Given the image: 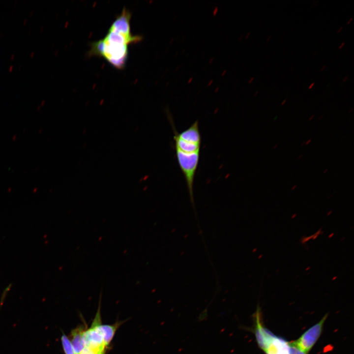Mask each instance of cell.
<instances>
[{"mask_svg":"<svg viewBox=\"0 0 354 354\" xmlns=\"http://www.w3.org/2000/svg\"><path fill=\"white\" fill-rule=\"evenodd\" d=\"M131 14L123 8L110 26L105 36L90 44L89 56L102 57L114 67L123 69L128 55V45L140 42L143 37L131 32Z\"/></svg>","mask_w":354,"mask_h":354,"instance_id":"obj_1","label":"cell"},{"mask_svg":"<svg viewBox=\"0 0 354 354\" xmlns=\"http://www.w3.org/2000/svg\"><path fill=\"white\" fill-rule=\"evenodd\" d=\"M175 150L177 162L184 175L190 201L195 211L193 184L199 161L200 151L188 153L183 152L177 148H175Z\"/></svg>","mask_w":354,"mask_h":354,"instance_id":"obj_2","label":"cell"},{"mask_svg":"<svg viewBox=\"0 0 354 354\" xmlns=\"http://www.w3.org/2000/svg\"><path fill=\"white\" fill-rule=\"evenodd\" d=\"M101 324L99 310L97 312L91 327L84 331L82 342L84 348H89L98 354L105 353L106 348L99 325Z\"/></svg>","mask_w":354,"mask_h":354,"instance_id":"obj_3","label":"cell"},{"mask_svg":"<svg viewBox=\"0 0 354 354\" xmlns=\"http://www.w3.org/2000/svg\"><path fill=\"white\" fill-rule=\"evenodd\" d=\"M327 315L317 324L305 331L297 340L292 343L303 352L307 353L313 347L320 337Z\"/></svg>","mask_w":354,"mask_h":354,"instance_id":"obj_4","label":"cell"},{"mask_svg":"<svg viewBox=\"0 0 354 354\" xmlns=\"http://www.w3.org/2000/svg\"><path fill=\"white\" fill-rule=\"evenodd\" d=\"M260 311L259 307H258L255 314V324L254 331L259 346L265 351L276 336L263 326Z\"/></svg>","mask_w":354,"mask_h":354,"instance_id":"obj_5","label":"cell"},{"mask_svg":"<svg viewBox=\"0 0 354 354\" xmlns=\"http://www.w3.org/2000/svg\"><path fill=\"white\" fill-rule=\"evenodd\" d=\"M178 136L185 141L201 144V136L198 120L195 121L188 128L181 133L177 132Z\"/></svg>","mask_w":354,"mask_h":354,"instance_id":"obj_6","label":"cell"},{"mask_svg":"<svg viewBox=\"0 0 354 354\" xmlns=\"http://www.w3.org/2000/svg\"><path fill=\"white\" fill-rule=\"evenodd\" d=\"M265 352L266 354H289V343L276 336Z\"/></svg>","mask_w":354,"mask_h":354,"instance_id":"obj_7","label":"cell"},{"mask_svg":"<svg viewBox=\"0 0 354 354\" xmlns=\"http://www.w3.org/2000/svg\"><path fill=\"white\" fill-rule=\"evenodd\" d=\"M85 330L83 326H80L71 331L70 342L75 354H79L84 348L82 336Z\"/></svg>","mask_w":354,"mask_h":354,"instance_id":"obj_8","label":"cell"},{"mask_svg":"<svg viewBox=\"0 0 354 354\" xmlns=\"http://www.w3.org/2000/svg\"><path fill=\"white\" fill-rule=\"evenodd\" d=\"M119 326L118 323L112 325H99V328L102 335L105 347H107L112 340L115 332Z\"/></svg>","mask_w":354,"mask_h":354,"instance_id":"obj_9","label":"cell"},{"mask_svg":"<svg viewBox=\"0 0 354 354\" xmlns=\"http://www.w3.org/2000/svg\"><path fill=\"white\" fill-rule=\"evenodd\" d=\"M61 341L65 354H75L70 341L64 334L61 337Z\"/></svg>","mask_w":354,"mask_h":354,"instance_id":"obj_10","label":"cell"},{"mask_svg":"<svg viewBox=\"0 0 354 354\" xmlns=\"http://www.w3.org/2000/svg\"><path fill=\"white\" fill-rule=\"evenodd\" d=\"M289 354H306L292 343H289Z\"/></svg>","mask_w":354,"mask_h":354,"instance_id":"obj_11","label":"cell"},{"mask_svg":"<svg viewBox=\"0 0 354 354\" xmlns=\"http://www.w3.org/2000/svg\"><path fill=\"white\" fill-rule=\"evenodd\" d=\"M105 354V353H102V354H98L89 348H84L79 354Z\"/></svg>","mask_w":354,"mask_h":354,"instance_id":"obj_12","label":"cell"},{"mask_svg":"<svg viewBox=\"0 0 354 354\" xmlns=\"http://www.w3.org/2000/svg\"><path fill=\"white\" fill-rule=\"evenodd\" d=\"M218 7L216 6L214 8L213 12H212V14L213 15V16H215L217 14V13L218 12Z\"/></svg>","mask_w":354,"mask_h":354,"instance_id":"obj_13","label":"cell"},{"mask_svg":"<svg viewBox=\"0 0 354 354\" xmlns=\"http://www.w3.org/2000/svg\"><path fill=\"white\" fill-rule=\"evenodd\" d=\"M314 85H315V83H314V82L312 83L309 85V86L308 87V89H311V88H313V87H314Z\"/></svg>","mask_w":354,"mask_h":354,"instance_id":"obj_14","label":"cell"},{"mask_svg":"<svg viewBox=\"0 0 354 354\" xmlns=\"http://www.w3.org/2000/svg\"><path fill=\"white\" fill-rule=\"evenodd\" d=\"M314 117H315V115L314 114L312 115L309 118L308 121H310L311 120H312L313 119V118Z\"/></svg>","mask_w":354,"mask_h":354,"instance_id":"obj_15","label":"cell"},{"mask_svg":"<svg viewBox=\"0 0 354 354\" xmlns=\"http://www.w3.org/2000/svg\"><path fill=\"white\" fill-rule=\"evenodd\" d=\"M348 78V76L347 75V76H345L344 78L342 80V82L343 83L345 82L347 80Z\"/></svg>","mask_w":354,"mask_h":354,"instance_id":"obj_16","label":"cell"},{"mask_svg":"<svg viewBox=\"0 0 354 354\" xmlns=\"http://www.w3.org/2000/svg\"><path fill=\"white\" fill-rule=\"evenodd\" d=\"M353 20V17H351V18H350L347 23V25H349L351 23V22Z\"/></svg>","mask_w":354,"mask_h":354,"instance_id":"obj_17","label":"cell"},{"mask_svg":"<svg viewBox=\"0 0 354 354\" xmlns=\"http://www.w3.org/2000/svg\"><path fill=\"white\" fill-rule=\"evenodd\" d=\"M344 45H345V42H342L340 44V45L339 46L338 49H340L342 48V47L344 46Z\"/></svg>","mask_w":354,"mask_h":354,"instance_id":"obj_18","label":"cell"},{"mask_svg":"<svg viewBox=\"0 0 354 354\" xmlns=\"http://www.w3.org/2000/svg\"><path fill=\"white\" fill-rule=\"evenodd\" d=\"M312 140L311 139H308L307 141H305V145H308L311 142Z\"/></svg>","mask_w":354,"mask_h":354,"instance_id":"obj_19","label":"cell"},{"mask_svg":"<svg viewBox=\"0 0 354 354\" xmlns=\"http://www.w3.org/2000/svg\"><path fill=\"white\" fill-rule=\"evenodd\" d=\"M287 100L286 99H284L282 102L281 103V106H283L286 102Z\"/></svg>","mask_w":354,"mask_h":354,"instance_id":"obj_20","label":"cell"},{"mask_svg":"<svg viewBox=\"0 0 354 354\" xmlns=\"http://www.w3.org/2000/svg\"><path fill=\"white\" fill-rule=\"evenodd\" d=\"M253 80H254V77H251V78L250 79V80H249L248 83H249V84H251V83L253 82Z\"/></svg>","mask_w":354,"mask_h":354,"instance_id":"obj_21","label":"cell"},{"mask_svg":"<svg viewBox=\"0 0 354 354\" xmlns=\"http://www.w3.org/2000/svg\"><path fill=\"white\" fill-rule=\"evenodd\" d=\"M343 26H341V27L339 28V29L338 30H337V33H339V32H340V31L343 29Z\"/></svg>","mask_w":354,"mask_h":354,"instance_id":"obj_22","label":"cell"},{"mask_svg":"<svg viewBox=\"0 0 354 354\" xmlns=\"http://www.w3.org/2000/svg\"><path fill=\"white\" fill-rule=\"evenodd\" d=\"M213 81V80H211L208 82V84H207V86H210V85L212 84Z\"/></svg>","mask_w":354,"mask_h":354,"instance_id":"obj_23","label":"cell"},{"mask_svg":"<svg viewBox=\"0 0 354 354\" xmlns=\"http://www.w3.org/2000/svg\"><path fill=\"white\" fill-rule=\"evenodd\" d=\"M303 156V154H300L297 157V159H300Z\"/></svg>","mask_w":354,"mask_h":354,"instance_id":"obj_24","label":"cell"},{"mask_svg":"<svg viewBox=\"0 0 354 354\" xmlns=\"http://www.w3.org/2000/svg\"><path fill=\"white\" fill-rule=\"evenodd\" d=\"M250 34V32H248L245 36V38L247 39L249 36Z\"/></svg>","mask_w":354,"mask_h":354,"instance_id":"obj_25","label":"cell"},{"mask_svg":"<svg viewBox=\"0 0 354 354\" xmlns=\"http://www.w3.org/2000/svg\"><path fill=\"white\" fill-rule=\"evenodd\" d=\"M226 73V70H223L221 74V76H223Z\"/></svg>","mask_w":354,"mask_h":354,"instance_id":"obj_26","label":"cell"},{"mask_svg":"<svg viewBox=\"0 0 354 354\" xmlns=\"http://www.w3.org/2000/svg\"><path fill=\"white\" fill-rule=\"evenodd\" d=\"M271 37H272V35H269V36L268 37V38H267V39H266V41H268L270 39Z\"/></svg>","mask_w":354,"mask_h":354,"instance_id":"obj_27","label":"cell"},{"mask_svg":"<svg viewBox=\"0 0 354 354\" xmlns=\"http://www.w3.org/2000/svg\"><path fill=\"white\" fill-rule=\"evenodd\" d=\"M353 110H354L353 108H352L351 109H350L348 112V114H351L352 112V111H353Z\"/></svg>","mask_w":354,"mask_h":354,"instance_id":"obj_28","label":"cell"},{"mask_svg":"<svg viewBox=\"0 0 354 354\" xmlns=\"http://www.w3.org/2000/svg\"><path fill=\"white\" fill-rule=\"evenodd\" d=\"M328 169L327 168L324 169V171L323 172V174H325V173L328 171Z\"/></svg>","mask_w":354,"mask_h":354,"instance_id":"obj_29","label":"cell"},{"mask_svg":"<svg viewBox=\"0 0 354 354\" xmlns=\"http://www.w3.org/2000/svg\"><path fill=\"white\" fill-rule=\"evenodd\" d=\"M193 80V78L191 77L188 81V83H190Z\"/></svg>","mask_w":354,"mask_h":354,"instance_id":"obj_30","label":"cell"},{"mask_svg":"<svg viewBox=\"0 0 354 354\" xmlns=\"http://www.w3.org/2000/svg\"><path fill=\"white\" fill-rule=\"evenodd\" d=\"M325 67H326V65H324V66H323L322 67L321 69V71L324 70V69L325 68Z\"/></svg>","mask_w":354,"mask_h":354,"instance_id":"obj_31","label":"cell"},{"mask_svg":"<svg viewBox=\"0 0 354 354\" xmlns=\"http://www.w3.org/2000/svg\"><path fill=\"white\" fill-rule=\"evenodd\" d=\"M296 186H297V185H296V184L294 185L293 187L292 188L291 190H294V189L296 187Z\"/></svg>","mask_w":354,"mask_h":354,"instance_id":"obj_32","label":"cell"},{"mask_svg":"<svg viewBox=\"0 0 354 354\" xmlns=\"http://www.w3.org/2000/svg\"><path fill=\"white\" fill-rule=\"evenodd\" d=\"M319 2V0H316V1H315L314 2V3H313V5H316Z\"/></svg>","mask_w":354,"mask_h":354,"instance_id":"obj_33","label":"cell"},{"mask_svg":"<svg viewBox=\"0 0 354 354\" xmlns=\"http://www.w3.org/2000/svg\"><path fill=\"white\" fill-rule=\"evenodd\" d=\"M219 87H217L215 88V92H217V91H218V90H219Z\"/></svg>","mask_w":354,"mask_h":354,"instance_id":"obj_34","label":"cell"},{"mask_svg":"<svg viewBox=\"0 0 354 354\" xmlns=\"http://www.w3.org/2000/svg\"><path fill=\"white\" fill-rule=\"evenodd\" d=\"M305 141L302 142L300 144V146L302 147L304 145H305Z\"/></svg>","mask_w":354,"mask_h":354,"instance_id":"obj_35","label":"cell"},{"mask_svg":"<svg viewBox=\"0 0 354 354\" xmlns=\"http://www.w3.org/2000/svg\"><path fill=\"white\" fill-rule=\"evenodd\" d=\"M258 92H259V91H258V90H257V91L254 93V96H256V95H257V94L258 93Z\"/></svg>","mask_w":354,"mask_h":354,"instance_id":"obj_36","label":"cell"},{"mask_svg":"<svg viewBox=\"0 0 354 354\" xmlns=\"http://www.w3.org/2000/svg\"><path fill=\"white\" fill-rule=\"evenodd\" d=\"M323 117H324V115H321V116L318 119L321 120Z\"/></svg>","mask_w":354,"mask_h":354,"instance_id":"obj_37","label":"cell"},{"mask_svg":"<svg viewBox=\"0 0 354 354\" xmlns=\"http://www.w3.org/2000/svg\"><path fill=\"white\" fill-rule=\"evenodd\" d=\"M277 146H278V144H276L274 146L273 148L274 149H275L277 147Z\"/></svg>","mask_w":354,"mask_h":354,"instance_id":"obj_38","label":"cell"},{"mask_svg":"<svg viewBox=\"0 0 354 354\" xmlns=\"http://www.w3.org/2000/svg\"><path fill=\"white\" fill-rule=\"evenodd\" d=\"M213 60V58H211V59H210V61H209V63H211V61H212Z\"/></svg>","mask_w":354,"mask_h":354,"instance_id":"obj_39","label":"cell"},{"mask_svg":"<svg viewBox=\"0 0 354 354\" xmlns=\"http://www.w3.org/2000/svg\"><path fill=\"white\" fill-rule=\"evenodd\" d=\"M242 37H243V34H242V35L240 36V37L239 38V40H241Z\"/></svg>","mask_w":354,"mask_h":354,"instance_id":"obj_40","label":"cell"}]
</instances>
